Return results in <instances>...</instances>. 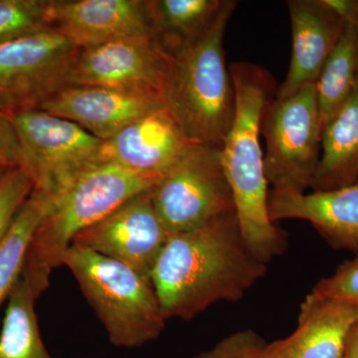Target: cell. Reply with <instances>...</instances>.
<instances>
[{"label":"cell","mask_w":358,"mask_h":358,"mask_svg":"<svg viewBox=\"0 0 358 358\" xmlns=\"http://www.w3.org/2000/svg\"><path fill=\"white\" fill-rule=\"evenodd\" d=\"M268 208L272 222L308 221L331 243L358 250V182L308 194L271 192Z\"/></svg>","instance_id":"17"},{"label":"cell","mask_w":358,"mask_h":358,"mask_svg":"<svg viewBox=\"0 0 358 358\" xmlns=\"http://www.w3.org/2000/svg\"><path fill=\"white\" fill-rule=\"evenodd\" d=\"M196 143L190 141L166 106L103 141L98 162H110L145 176L164 178Z\"/></svg>","instance_id":"13"},{"label":"cell","mask_w":358,"mask_h":358,"mask_svg":"<svg viewBox=\"0 0 358 358\" xmlns=\"http://www.w3.org/2000/svg\"><path fill=\"white\" fill-rule=\"evenodd\" d=\"M62 266L74 275L113 345L136 348L159 338L166 319L150 278L76 245L65 252Z\"/></svg>","instance_id":"5"},{"label":"cell","mask_w":358,"mask_h":358,"mask_svg":"<svg viewBox=\"0 0 358 358\" xmlns=\"http://www.w3.org/2000/svg\"><path fill=\"white\" fill-rule=\"evenodd\" d=\"M288 7L293 50L288 74L275 99L289 98L303 87L317 83L345 28L324 0H289Z\"/></svg>","instance_id":"15"},{"label":"cell","mask_w":358,"mask_h":358,"mask_svg":"<svg viewBox=\"0 0 358 358\" xmlns=\"http://www.w3.org/2000/svg\"><path fill=\"white\" fill-rule=\"evenodd\" d=\"M357 79L358 33L345 24L315 83L322 131L352 95Z\"/></svg>","instance_id":"21"},{"label":"cell","mask_w":358,"mask_h":358,"mask_svg":"<svg viewBox=\"0 0 358 358\" xmlns=\"http://www.w3.org/2000/svg\"><path fill=\"white\" fill-rule=\"evenodd\" d=\"M162 178L99 162L54 199L33 236L23 268L22 277L36 296L48 289L52 272L62 266L63 255L80 232L152 189Z\"/></svg>","instance_id":"4"},{"label":"cell","mask_w":358,"mask_h":358,"mask_svg":"<svg viewBox=\"0 0 358 358\" xmlns=\"http://www.w3.org/2000/svg\"><path fill=\"white\" fill-rule=\"evenodd\" d=\"M266 268L250 252L232 211L169 236L150 280L166 320H192L218 301L241 300Z\"/></svg>","instance_id":"1"},{"label":"cell","mask_w":358,"mask_h":358,"mask_svg":"<svg viewBox=\"0 0 358 358\" xmlns=\"http://www.w3.org/2000/svg\"><path fill=\"white\" fill-rule=\"evenodd\" d=\"M38 296L21 275L13 292L0 333V358H53L42 341L35 313Z\"/></svg>","instance_id":"22"},{"label":"cell","mask_w":358,"mask_h":358,"mask_svg":"<svg viewBox=\"0 0 358 358\" xmlns=\"http://www.w3.org/2000/svg\"><path fill=\"white\" fill-rule=\"evenodd\" d=\"M34 188L24 169L13 166L0 180V241Z\"/></svg>","instance_id":"24"},{"label":"cell","mask_w":358,"mask_h":358,"mask_svg":"<svg viewBox=\"0 0 358 358\" xmlns=\"http://www.w3.org/2000/svg\"><path fill=\"white\" fill-rule=\"evenodd\" d=\"M324 2L345 24L352 26L358 33V0H324Z\"/></svg>","instance_id":"28"},{"label":"cell","mask_w":358,"mask_h":358,"mask_svg":"<svg viewBox=\"0 0 358 358\" xmlns=\"http://www.w3.org/2000/svg\"><path fill=\"white\" fill-rule=\"evenodd\" d=\"M169 238L150 189L80 232L71 245L124 264L150 279Z\"/></svg>","instance_id":"10"},{"label":"cell","mask_w":358,"mask_h":358,"mask_svg":"<svg viewBox=\"0 0 358 358\" xmlns=\"http://www.w3.org/2000/svg\"><path fill=\"white\" fill-rule=\"evenodd\" d=\"M20 152V166L35 189L53 199L99 164L103 141L75 122L35 108L6 114Z\"/></svg>","instance_id":"7"},{"label":"cell","mask_w":358,"mask_h":358,"mask_svg":"<svg viewBox=\"0 0 358 358\" xmlns=\"http://www.w3.org/2000/svg\"><path fill=\"white\" fill-rule=\"evenodd\" d=\"M313 293L358 307V255L341 266L333 275L317 282Z\"/></svg>","instance_id":"26"},{"label":"cell","mask_w":358,"mask_h":358,"mask_svg":"<svg viewBox=\"0 0 358 358\" xmlns=\"http://www.w3.org/2000/svg\"><path fill=\"white\" fill-rule=\"evenodd\" d=\"M222 4L223 0H148L150 36L173 57L203 36Z\"/></svg>","instance_id":"19"},{"label":"cell","mask_w":358,"mask_h":358,"mask_svg":"<svg viewBox=\"0 0 358 358\" xmlns=\"http://www.w3.org/2000/svg\"><path fill=\"white\" fill-rule=\"evenodd\" d=\"M13 166H13V164H10V162H7V160L0 159V180H1L2 178H3V176H6L7 171H8L9 169H10L11 167Z\"/></svg>","instance_id":"30"},{"label":"cell","mask_w":358,"mask_h":358,"mask_svg":"<svg viewBox=\"0 0 358 358\" xmlns=\"http://www.w3.org/2000/svg\"><path fill=\"white\" fill-rule=\"evenodd\" d=\"M169 58L150 35L114 40L78 52L71 86L109 87L162 94Z\"/></svg>","instance_id":"11"},{"label":"cell","mask_w":358,"mask_h":358,"mask_svg":"<svg viewBox=\"0 0 358 358\" xmlns=\"http://www.w3.org/2000/svg\"><path fill=\"white\" fill-rule=\"evenodd\" d=\"M343 358H358V320L348 334Z\"/></svg>","instance_id":"29"},{"label":"cell","mask_w":358,"mask_h":358,"mask_svg":"<svg viewBox=\"0 0 358 358\" xmlns=\"http://www.w3.org/2000/svg\"><path fill=\"white\" fill-rule=\"evenodd\" d=\"M78 52L53 27L0 44V112L39 108L71 86Z\"/></svg>","instance_id":"9"},{"label":"cell","mask_w":358,"mask_h":358,"mask_svg":"<svg viewBox=\"0 0 358 358\" xmlns=\"http://www.w3.org/2000/svg\"><path fill=\"white\" fill-rule=\"evenodd\" d=\"M358 182V79L352 95L322 129V152L310 185L313 192Z\"/></svg>","instance_id":"18"},{"label":"cell","mask_w":358,"mask_h":358,"mask_svg":"<svg viewBox=\"0 0 358 358\" xmlns=\"http://www.w3.org/2000/svg\"><path fill=\"white\" fill-rule=\"evenodd\" d=\"M237 6L223 0L203 36L169 58L162 98L185 136L199 145L221 148L234 121L236 94L223 41Z\"/></svg>","instance_id":"3"},{"label":"cell","mask_w":358,"mask_h":358,"mask_svg":"<svg viewBox=\"0 0 358 358\" xmlns=\"http://www.w3.org/2000/svg\"><path fill=\"white\" fill-rule=\"evenodd\" d=\"M52 27L79 50L150 35L141 0H53Z\"/></svg>","instance_id":"14"},{"label":"cell","mask_w":358,"mask_h":358,"mask_svg":"<svg viewBox=\"0 0 358 358\" xmlns=\"http://www.w3.org/2000/svg\"><path fill=\"white\" fill-rule=\"evenodd\" d=\"M53 0H0V44L52 27Z\"/></svg>","instance_id":"23"},{"label":"cell","mask_w":358,"mask_h":358,"mask_svg":"<svg viewBox=\"0 0 358 358\" xmlns=\"http://www.w3.org/2000/svg\"><path fill=\"white\" fill-rule=\"evenodd\" d=\"M164 106L157 92L73 85L47 99L38 109L75 122L105 141Z\"/></svg>","instance_id":"12"},{"label":"cell","mask_w":358,"mask_h":358,"mask_svg":"<svg viewBox=\"0 0 358 358\" xmlns=\"http://www.w3.org/2000/svg\"><path fill=\"white\" fill-rule=\"evenodd\" d=\"M315 85L286 99H273L261 119L264 169L272 192L303 194L310 188L322 152Z\"/></svg>","instance_id":"6"},{"label":"cell","mask_w":358,"mask_h":358,"mask_svg":"<svg viewBox=\"0 0 358 358\" xmlns=\"http://www.w3.org/2000/svg\"><path fill=\"white\" fill-rule=\"evenodd\" d=\"M150 194L169 236L236 211L221 148L211 145H193Z\"/></svg>","instance_id":"8"},{"label":"cell","mask_w":358,"mask_h":358,"mask_svg":"<svg viewBox=\"0 0 358 358\" xmlns=\"http://www.w3.org/2000/svg\"><path fill=\"white\" fill-rule=\"evenodd\" d=\"M53 200L47 193L33 188L0 241V308L22 275L33 236L50 210Z\"/></svg>","instance_id":"20"},{"label":"cell","mask_w":358,"mask_h":358,"mask_svg":"<svg viewBox=\"0 0 358 358\" xmlns=\"http://www.w3.org/2000/svg\"><path fill=\"white\" fill-rule=\"evenodd\" d=\"M229 72L236 94V112L221 147V160L245 243L267 265L286 248V236L268 216V183L260 145L261 119L278 88L272 75L260 66L233 63Z\"/></svg>","instance_id":"2"},{"label":"cell","mask_w":358,"mask_h":358,"mask_svg":"<svg viewBox=\"0 0 358 358\" xmlns=\"http://www.w3.org/2000/svg\"><path fill=\"white\" fill-rule=\"evenodd\" d=\"M0 159L20 166V152L15 131L8 117L0 112Z\"/></svg>","instance_id":"27"},{"label":"cell","mask_w":358,"mask_h":358,"mask_svg":"<svg viewBox=\"0 0 358 358\" xmlns=\"http://www.w3.org/2000/svg\"><path fill=\"white\" fill-rule=\"evenodd\" d=\"M267 343L252 329L237 331L192 358H263Z\"/></svg>","instance_id":"25"},{"label":"cell","mask_w":358,"mask_h":358,"mask_svg":"<svg viewBox=\"0 0 358 358\" xmlns=\"http://www.w3.org/2000/svg\"><path fill=\"white\" fill-rule=\"evenodd\" d=\"M358 307L310 293L291 336L266 345L263 358H343Z\"/></svg>","instance_id":"16"}]
</instances>
